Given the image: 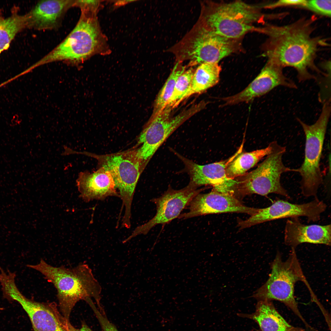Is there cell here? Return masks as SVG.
Masks as SVG:
<instances>
[{"label": "cell", "instance_id": "cell-1", "mask_svg": "<svg viewBox=\"0 0 331 331\" xmlns=\"http://www.w3.org/2000/svg\"><path fill=\"white\" fill-rule=\"evenodd\" d=\"M311 22L301 19L284 25H267L258 31L268 37L265 45L268 60L282 68H294L301 82L316 78L309 69L321 73L314 63L320 41L312 36Z\"/></svg>", "mask_w": 331, "mask_h": 331}, {"label": "cell", "instance_id": "cell-2", "mask_svg": "<svg viewBox=\"0 0 331 331\" xmlns=\"http://www.w3.org/2000/svg\"><path fill=\"white\" fill-rule=\"evenodd\" d=\"M27 266L39 272L54 285L60 310L67 320H69L73 308L80 300L86 301L93 298L98 309L103 310L100 303L101 286L87 264L81 263L72 268L55 267L41 259L39 263Z\"/></svg>", "mask_w": 331, "mask_h": 331}, {"label": "cell", "instance_id": "cell-3", "mask_svg": "<svg viewBox=\"0 0 331 331\" xmlns=\"http://www.w3.org/2000/svg\"><path fill=\"white\" fill-rule=\"evenodd\" d=\"M76 26L56 47L31 67L55 61H63L76 65L96 54L106 55L110 52L106 36L103 34L97 13L81 11Z\"/></svg>", "mask_w": 331, "mask_h": 331}, {"label": "cell", "instance_id": "cell-4", "mask_svg": "<svg viewBox=\"0 0 331 331\" xmlns=\"http://www.w3.org/2000/svg\"><path fill=\"white\" fill-rule=\"evenodd\" d=\"M264 5L241 1L225 2H208L202 7L200 24L220 36L241 39L249 32L256 31L254 25L264 17L261 8Z\"/></svg>", "mask_w": 331, "mask_h": 331}, {"label": "cell", "instance_id": "cell-5", "mask_svg": "<svg viewBox=\"0 0 331 331\" xmlns=\"http://www.w3.org/2000/svg\"><path fill=\"white\" fill-rule=\"evenodd\" d=\"M271 272L267 281L253 293L257 300H276L290 308L308 329L311 327L303 318L298 308L294 295L295 285L299 281L309 284L297 257L295 249L291 248L288 257L282 260L278 252L272 263Z\"/></svg>", "mask_w": 331, "mask_h": 331}, {"label": "cell", "instance_id": "cell-6", "mask_svg": "<svg viewBox=\"0 0 331 331\" xmlns=\"http://www.w3.org/2000/svg\"><path fill=\"white\" fill-rule=\"evenodd\" d=\"M271 143L272 151L262 162L255 169L235 179L237 183L234 196L236 197L253 194L265 196L272 193L290 198L287 191L281 183V176L287 172H297V169L284 165L282 158L286 147L276 141Z\"/></svg>", "mask_w": 331, "mask_h": 331}, {"label": "cell", "instance_id": "cell-7", "mask_svg": "<svg viewBox=\"0 0 331 331\" xmlns=\"http://www.w3.org/2000/svg\"><path fill=\"white\" fill-rule=\"evenodd\" d=\"M93 157L98 161L100 167L111 174L115 187L119 192L122 203L120 213L125 208L122 225L131 226V207L136 185L144 169L135 149L109 154L97 155L86 152H77Z\"/></svg>", "mask_w": 331, "mask_h": 331}, {"label": "cell", "instance_id": "cell-8", "mask_svg": "<svg viewBox=\"0 0 331 331\" xmlns=\"http://www.w3.org/2000/svg\"><path fill=\"white\" fill-rule=\"evenodd\" d=\"M330 113V103L326 102L323 104L319 118L314 124L308 125L297 119L306 138L304 161L297 169L301 177V193L306 197H318V189L323 182L320 162Z\"/></svg>", "mask_w": 331, "mask_h": 331}, {"label": "cell", "instance_id": "cell-9", "mask_svg": "<svg viewBox=\"0 0 331 331\" xmlns=\"http://www.w3.org/2000/svg\"><path fill=\"white\" fill-rule=\"evenodd\" d=\"M205 105L201 102L192 106L173 117V109L166 107L155 116L151 117L139 135L137 155L145 168L160 146L181 125L203 109Z\"/></svg>", "mask_w": 331, "mask_h": 331}, {"label": "cell", "instance_id": "cell-10", "mask_svg": "<svg viewBox=\"0 0 331 331\" xmlns=\"http://www.w3.org/2000/svg\"><path fill=\"white\" fill-rule=\"evenodd\" d=\"M196 33L183 49V58L190 60V65L217 63L231 54L240 51L241 40L216 34L199 24Z\"/></svg>", "mask_w": 331, "mask_h": 331}, {"label": "cell", "instance_id": "cell-11", "mask_svg": "<svg viewBox=\"0 0 331 331\" xmlns=\"http://www.w3.org/2000/svg\"><path fill=\"white\" fill-rule=\"evenodd\" d=\"M197 188L190 184L179 190L169 187L162 196L152 199V201L156 206L155 215L147 222L136 227L123 243H125L139 235L146 234L155 226L168 223L178 217L192 199L203 190Z\"/></svg>", "mask_w": 331, "mask_h": 331}, {"label": "cell", "instance_id": "cell-12", "mask_svg": "<svg viewBox=\"0 0 331 331\" xmlns=\"http://www.w3.org/2000/svg\"><path fill=\"white\" fill-rule=\"evenodd\" d=\"M327 207L326 204L318 197L310 202L299 204L277 200L269 206L259 208L256 213L249 218L239 221L238 226L242 229L269 221L301 216L306 217L309 222H317Z\"/></svg>", "mask_w": 331, "mask_h": 331}, {"label": "cell", "instance_id": "cell-13", "mask_svg": "<svg viewBox=\"0 0 331 331\" xmlns=\"http://www.w3.org/2000/svg\"><path fill=\"white\" fill-rule=\"evenodd\" d=\"M283 68L268 60L259 74L244 89L234 95L221 99L224 102L223 106L249 102L279 86L296 88L295 83L284 75Z\"/></svg>", "mask_w": 331, "mask_h": 331}, {"label": "cell", "instance_id": "cell-14", "mask_svg": "<svg viewBox=\"0 0 331 331\" xmlns=\"http://www.w3.org/2000/svg\"><path fill=\"white\" fill-rule=\"evenodd\" d=\"M10 301L18 302L28 315L34 331H68L66 319L54 302H39L27 298L17 287L8 294Z\"/></svg>", "mask_w": 331, "mask_h": 331}, {"label": "cell", "instance_id": "cell-15", "mask_svg": "<svg viewBox=\"0 0 331 331\" xmlns=\"http://www.w3.org/2000/svg\"><path fill=\"white\" fill-rule=\"evenodd\" d=\"M188 206V211L180 214L179 218L186 219L207 214L228 212L245 213L251 216L259 209L244 205L234 195L213 190L208 193L198 194Z\"/></svg>", "mask_w": 331, "mask_h": 331}, {"label": "cell", "instance_id": "cell-16", "mask_svg": "<svg viewBox=\"0 0 331 331\" xmlns=\"http://www.w3.org/2000/svg\"><path fill=\"white\" fill-rule=\"evenodd\" d=\"M235 154L228 159L204 165L197 164L178 155L184 163L190 177L189 184L198 188L210 185L217 192L234 196L237 181L227 177L226 169L227 164L235 157Z\"/></svg>", "mask_w": 331, "mask_h": 331}, {"label": "cell", "instance_id": "cell-17", "mask_svg": "<svg viewBox=\"0 0 331 331\" xmlns=\"http://www.w3.org/2000/svg\"><path fill=\"white\" fill-rule=\"evenodd\" d=\"M76 181L80 196L86 202L103 200L109 196L120 197L111 174L103 167L91 173L81 172Z\"/></svg>", "mask_w": 331, "mask_h": 331}, {"label": "cell", "instance_id": "cell-18", "mask_svg": "<svg viewBox=\"0 0 331 331\" xmlns=\"http://www.w3.org/2000/svg\"><path fill=\"white\" fill-rule=\"evenodd\" d=\"M284 239L286 245L295 249L305 243L330 246L331 224L307 225L302 223L299 217L291 218L285 224Z\"/></svg>", "mask_w": 331, "mask_h": 331}, {"label": "cell", "instance_id": "cell-19", "mask_svg": "<svg viewBox=\"0 0 331 331\" xmlns=\"http://www.w3.org/2000/svg\"><path fill=\"white\" fill-rule=\"evenodd\" d=\"M74 2L71 0L39 1L26 14L27 28L39 30L56 29L67 10L73 7Z\"/></svg>", "mask_w": 331, "mask_h": 331}, {"label": "cell", "instance_id": "cell-20", "mask_svg": "<svg viewBox=\"0 0 331 331\" xmlns=\"http://www.w3.org/2000/svg\"><path fill=\"white\" fill-rule=\"evenodd\" d=\"M238 315L254 320L262 331H304L288 323L276 310L271 300H258L254 313Z\"/></svg>", "mask_w": 331, "mask_h": 331}, {"label": "cell", "instance_id": "cell-21", "mask_svg": "<svg viewBox=\"0 0 331 331\" xmlns=\"http://www.w3.org/2000/svg\"><path fill=\"white\" fill-rule=\"evenodd\" d=\"M221 70L218 63H207L199 65L194 71L185 99L192 94L203 93L217 84Z\"/></svg>", "mask_w": 331, "mask_h": 331}, {"label": "cell", "instance_id": "cell-22", "mask_svg": "<svg viewBox=\"0 0 331 331\" xmlns=\"http://www.w3.org/2000/svg\"><path fill=\"white\" fill-rule=\"evenodd\" d=\"M271 143L266 147L250 152H240L227 164L226 169V176L234 179L244 175L264 157L271 152Z\"/></svg>", "mask_w": 331, "mask_h": 331}, {"label": "cell", "instance_id": "cell-23", "mask_svg": "<svg viewBox=\"0 0 331 331\" xmlns=\"http://www.w3.org/2000/svg\"><path fill=\"white\" fill-rule=\"evenodd\" d=\"M27 28L26 14L13 12L7 17L0 15V54L7 49L16 35Z\"/></svg>", "mask_w": 331, "mask_h": 331}, {"label": "cell", "instance_id": "cell-24", "mask_svg": "<svg viewBox=\"0 0 331 331\" xmlns=\"http://www.w3.org/2000/svg\"><path fill=\"white\" fill-rule=\"evenodd\" d=\"M177 62L167 81L160 90L154 102L153 112L151 117L159 113L166 106L173 92L178 78L185 71L184 67H179Z\"/></svg>", "mask_w": 331, "mask_h": 331}, {"label": "cell", "instance_id": "cell-25", "mask_svg": "<svg viewBox=\"0 0 331 331\" xmlns=\"http://www.w3.org/2000/svg\"><path fill=\"white\" fill-rule=\"evenodd\" d=\"M194 71L192 68L185 70L178 78L166 107L173 109L185 99L191 85Z\"/></svg>", "mask_w": 331, "mask_h": 331}, {"label": "cell", "instance_id": "cell-26", "mask_svg": "<svg viewBox=\"0 0 331 331\" xmlns=\"http://www.w3.org/2000/svg\"><path fill=\"white\" fill-rule=\"evenodd\" d=\"M304 7L319 14L330 16L331 0H306Z\"/></svg>", "mask_w": 331, "mask_h": 331}, {"label": "cell", "instance_id": "cell-27", "mask_svg": "<svg viewBox=\"0 0 331 331\" xmlns=\"http://www.w3.org/2000/svg\"><path fill=\"white\" fill-rule=\"evenodd\" d=\"M90 306L98 320L103 331H118L115 325L107 318L104 311L99 310L93 303L90 304Z\"/></svg>", "mask_w": 331, "mask_h": 331}, {"label": "cell", "instance_id": "cell-28", "mask_svg": "<svg viewBox=\"0 0 331 331\" xmlns=\"http://www.w3.org/2000/svg\"><path fill=\"white\" fill-rule=\"evenodd\" d=\"M101 1L74 0L73 7L79 8L84 10L97 13L102 8Z\"/></svg>", "mask_w": 331, "mask_h": 331}, {"label": "cell", "instance_id": "cell-29", "mask_svg": "<svg viewBox=\"0 0 331 331\" xmlns=\"http://www.w3.org/2000/svg\"><path fill=\"white\" fill-rule=\"evenodd\" d=\"M306 0H281L268 4L266 6L267 8H272L279 6H304Z\"/></svg>", "mask_w": 331, "mask_h": 331}, {"label": "cell", "instance_id": "cell-30", "mask_svg": "<svg viewBox=\"0 0 331 331\" xmlns=\"http://www.w3.org/2000/svg\"><path fill=\"white\" fill-rule=\"evenodd\" d=\"M65 326L68 331H93L86 324L84 321H82L81 327L79 329L73 326L70 323V321L66 320Z\"/></svg>", "mask_w": 331, "mask_h": 331}, {"label": "cell", "instance_id": "cell-31", "mask_svg": "<svg viewBox=\"0 0 331 331\" xmlns=\"http://www.w3.org/2000/svg\"><path fill=\"white\" fill-rule=\"evenodd\" d=\"M133 1H129V0H123V1H117L115 3V5L118 6V5L120 6V5H122L123 4H124L130 2H133Z\"/></svg>", "mask_w": 331, "mask_h": 331}, {"label": "cell", "instance_id": "cell-32", "mask_svg": "<svg viewBox=\"0 0 331 331\" xmlns=\"http://www.w3.org/2000/svg\"><path fill=\"white\" fill-rule=\"evenodd\" d=\"M3 310V308H2V307H0V310Z\"/></svg>", "mask_w": 331, "mask_h": 331}]
</instances>
